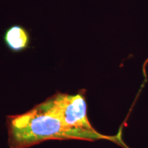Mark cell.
<instances>
[{
	"instance_id": "cell-2",
	"label": "cell",
	"mask_w": 148,
	"mask_h": 148,
	"mask_svg": "<svg viewBox=\"0 0 148 148\" xmlns=\"http://www.w3.org/2000/svg\"><path fill=\"white\" fill-rule=\"evenodd\" d=\"M3 41L7 47L13 52H21L29 48L31 37L29 31L21 25L9 27L3 34Z\"/></svg>"
},
{
	"instance_id": "cell-1",
	"label": "cell",
	"mask_w": 148,
	"mask_h": 148,
	"mask_svg": "<svg viewBox=\"0 0 148 148\" xmlns=\"http://www.w3.org/2000/svg\"><path fill=\"white\" fill-rule=\"evenodd\" d=\"M10 148H28L48 140H115L99 134L87 116L84 92H57L25 113L8 116Z\"/></svg>"
}]
</instances>
